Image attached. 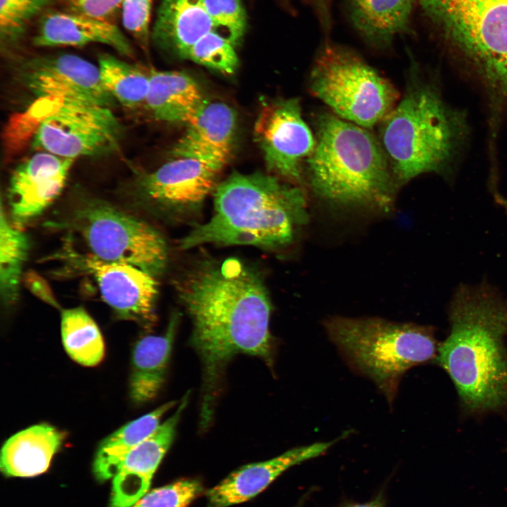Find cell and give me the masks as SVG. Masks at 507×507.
I'll list each match as a JSON object with an SVG mask.
<instances>
[{"label":"cell","instance_id":"obj_1","mask_svg":"<svg viewBox=\"0 0 507 507\" xmlns=\"http://www.w3.org/2000/svg\"><path fill=\"white\" fill-rule=\"evenodd\" d=\"M173 287L192 322L190 344L201 363L200 425L205 429L222 375L234 356H256L273 365L272 304L259 272L234 257L201 258L173 280Z\"/></svg>","mask_w":507,"mask_h":507},{"label":"cell","instance_id":"obj_2","mask_svg":"<svg viewBox=\"0 0 507 507\" xmlns=\"http://www.w3.org/2000/svg\"><path fill=\"white\" fill-rule=\"evenodd\" d=\"M451 330L439 346L438 363L473 411L507 403V298L482 282L461 285L449 308Z\"/></svg>","mask_w":507,"mask_h":507},{"label":"cell","instance_id":"obj_3","mask_svg":"<svg viewBox=\"0 0 507 507\" xmlns=\"http://www.w3.org/2000/svg\"><path fill=\"white\" fill-rule=\"evenodd\" d=\"M213 205L208 221L177 240L180 249L205 244L281 249L308 219L304 187L261 173L230 175L216 186Z\"/></svg>","mask_w":507,"mask_h":507},{"label":"cell","instance_id":"obj_4","mask_svg":"<svg viewBox=\"0 0 507 507\" xmlns=\"http://www.w3.org/2000/svg\"><path fill=\"white\" fill-rule=\"evenodd\" d=\"M315 124L306 185L332 204L389 211L398 185L378 138L334 113L318 114Z\"/></svg>","mask_w":507,"mask_h":507},{"label":"cell","instance_id":"obj_5","mask_svg":"<svg viewBox=\"0 0 507 507\" xmlns=\"http://www.w3.org/2000/svg\"><path fill=\"white\" fill-rule=\"evenodd\" d=\"M466 133L463 114L433 84L415 76L379 124L378 139L399 186L427 173L446 175Z\"/></svg>","mask_w":507,"mask_h":507},{"label":"cell","instance_id":"obj_6","mask_svg":"<svg viewBox=\"0 0 507 507\" xmlns=\"http://www.w3.org/2000/svg\"><path fill=\"white\" fill-rule=\"evenodd\" d=\"M325 327L349 365L370 377L390 402L406 371L437 353L432 332L412 323L336 316Z\"/></svg>","mask_w":507,"mask_h":507},{"label":"cell","instance_id":"obj_7","mask_svg":"<svg viewBox=\"0 0 507 507\" xmlns=\"http://www.w3.org/2000/svg\"><path fill=\"white\" fill-rule=\"evenodd\" d=\"M442 35L507 101V0H418Z\"/></svg>","mask_w":507,"mask_h":507},{"label":"cell","instance_id":"obj_8","mask_svg":"<svg viewBox=\"0 0 507 507\" xmlns=\"http://www.w3.org/2000/svg\"><path fill=\"white\" fill-rule=\"evenodd\" d=\"M311 94L337 117L370 130L399 100L394 85L360 56L328 40L310 73Z\"/></svg>","mask_w":507,"mask_h":507},{"label":"cell","instance_id":"obj_9","mask_svg":"<svg viewBox=\"0 0 507 507\" xmlns=\"http://www.w3.org/2000/svg\"><path fill=\"white\" fill-rule=\"evenodd\" d=\"M54 225L79 234L89 254L100 260L131 265L155 277L167 268L168 246L163 234L146 221L103 200L82 199Z\"/></svg>","mask_w":507,"mask_h":507},{"label":"cell","instance_id":"obj_10","mask_svg":"<svg viewBox=\"0 0 507 507\" xmlns=\"http://www.w3.org/2000/svg\"><path fill=\"white\" fill-rule=\"evenodd\" d=\"M123 132L109 107L63 101L39 123L32 146L67 158L101 156L118 148Z\"/></svg>","mask_w":507,"mask_h":507},{"label":"cell","instance_id":"obj_11","mask_svg":"<svg viewBox=\"0 0 507 507\" xmlns=\"http://www.w3.org/2000/svg\"><path fill=\"white\" fill-rule=\"evenodd\" d=\"M219 170L191 158H175L156 170L142 175L134 186L138 203L171 221L196 217L214 192Z\"/></svg>","mask_w":507,"mask_h":507},{"label":"cell","instance_id":"obj_12","mask_svg":"<svg viewBox=\"0 0 507 507\" xmlns=\"http://www.w3.org/2000/svg\"><path fill=\"white\" fill-rule=\"evenodd\" d=\"M254 133L268 170L276 177L304 187L305 163L315 146V136L303 118L296 98L265 103Z\"/></svg>","mask_w":507,"mask_h":507},{"label":"cell","instance_id":"obj_13","mask_svg":"<svg viewBox=\"0 0 507 507\" xmlns=\"http://www.w3.org/2000/svg\"><path fill=\"white\" fill-rule=\"evenodd\" d=\"M65 248L59 258L94 279L103 300L118 318L134 321L146 329L154 326L158 295L154 276L131 265L104 261L68 245Z\"/></svg>","mask_w":507,"mask_h":507},{"label":"cell","instance_id":"obj_14","mask_svg":"<svg viewBox=\"0 0 507 507\" xmlns=\"http://www.w3.org/2000/svg\"><path fill=\"white\" fill-rule=\"evenodd\" d=\"M18 82L41 98H56L111 108L115 100L105 87L98 65L79 56H35L23 61L15 71Z\"/></svg>","mask_w":507,"mask_h":507},{"label":"cell","instance_id":"obj_15","mask_svg":"<svg viewBox=\"0 0 507 507\" xmlns=\"http://www.w3.org/2000/svg\"><path fill=\"white\" fill-rule=\"evenodd\" d=\"M74 161L41 151L16 166L8 188L14 226L19 228L30 223L58 196Z\"/></svg>","mask_w":507,"mask_h":507},{"label":"cell","instance_id":"obj_16","mask_svg":"<svg viewBox=\"0 0 507 507\" xmlns=\"http://www.w3.org/2000/svg\"><path fill=\"white\" fill-rule=\"evenodd\" d=\"M187 393L175 412L124 458L113 477L109 507H132L149 489L153 476L174 440L189 402Z\"/></svg>","mask_w":507,"mask_h":507},{"label":"cell","instance_id":"obj_17","mask_svg":"<svg viewBox=\"0 0 507 507\" xmlns=\"http://www.w3.org/2000/svg\"><path fill=\"white\" fill-rule=\"evenodd\" d=\"M186 126L171 154L175 158L199 160L220 171L234 146L237 127L234 111L223 102L205 101Z\"/></svg>","mask_w":507,"mask_h":507},{"label":"cell","instance_id":"obj_18","mask_svg":"<svg viewBox=\"0 0 507 507\" xmlns=\"http://www.w3.org/2000/svg\"><path fill=\"white\" fill-rule=\"evenodd\" d=\"M333 444L317 442L296 447L271 459L241 467L207 492V507H228L250 500L285 470L324 453Z\"/></svg>","mask_w":507,"mask_h":507},{"label":"cell","instance_id":"obj_19","mask_svg":"<svg viewBox=\"0 0 507 507\" xmlns=\"http://www.w3.org/2000/svg\"><path fill=\"white\" fill-rule=\"evenodd\" d=\"M103 44L122 56H132L133 49L127 37L112 21L66 11L44 14L33 44L39 47L82 46Z\"/></svg>","mask_w":507,"mask_h":507},{"label":"cell","instance_id":"obj_20","mask_svg":"<svg viewBox=\"0 0 507 507\" xmlns=\"http://www.w3.org/2000/svg\"><path fill=\"white\" fill-rule=\"evenodd\" d=\"M179 323L174 313L161 335H146L135 343L131 356L130 396L137 404L154 400L166 378L173 342Z\"/></svg>","mask_w":507,"mask_h":507},{"label":"cell","instance_id":"obj_21","mask_svg":"<svg viewBox=\"0 0 507 507\" xmlns=\"http://www.w3.org/2000/svg\"><path fill=\"white\" fill-rule=\"evenodd\" d=\"M65 433L48 423L25 428L9 437L0 456L1 472L9 477H32L45 472Z\"/></svg>","mask_w":507,"mask_h":507},{"label":"cell","instance_id":"obj_22","mask_svg":"<svg viewBox=\"0 0 507 507\" xmlns=\"http://www.w3.org/2000/svg\"><path fill=\"white\" fill-rule=\"evenodd\" d=\"M205 101L199 84L189 75L150 69L144 106L156 120L186 125Z\"/></svg>","mask_w":507,"mask_h":507},{"label":"cell","instance_id":"obj_23","mask_svg":"<svg viewBox=\"0 0 507 507\" xmlns=\"http://www.w3.org/2000/svg\"><path fill=\"white\" fill-rule=\"evenodd\" d=\"M213 30L203 0H162L151 39L161 49L184 58L191 46Z\"/></svg>","mask_w":507,"mask_h":507},{"label":"cell","instance_id":"obj_24","mask_svg":"<svg viewBox=\"0 0 507 507\" xmlns=\"http://www.w3.org/2000/svg\"><path fill=\"white\" fill-rule=\"evenodd\" d=\"M418 0H346L349 20L361 37L377 49L411 32V18Z\"/></svg>","mask_w":507,"mask_h":507},{"label":"cell","instance_id":"obj_25","mask_svg":"<svg viewBox=\"0 0 507 507\" xmlns=\"http://www.w3.org/2000/svg\"><path fill=\"white\" fill-rule=\"evenodd\" d=\"M176 403L175 401L166 402L128 422L104 438L98 446L93 463L96 479L104 481L113 478L127 454L156 431L162 417Z\"/></svg>","mask_w":507,"mask_h":507},{"label":"cell","instance_id":"obj_26","mask_svg":"<svg viewBox=\"0 0 507 507\" xmlns=\"http://www.w3.org/2000/svg\"><path fill=\"white\" fill-rule=\"evenodd\" d=\"M61 333L63 347L74 361L92 367L103 359L105 345L101 331L82 307L61 312Z\"/></svg>","mask_w":507,"mask_h":507},{"label":"cell","instance_id":"obj_27","mask_svg":"<svg viewBox=\"0 0 507 507\" xmlns=\"http://www.w3.org/2000/svg\"><path fill=\"white\" fill-rule=\"evenodd\" d=\"M98 67L105 87L115 101L130 109L144 106L149 88L150 70L127 63L109 54L99 56Z\"/></svg>","mask_w":507,"mask_h":507},{"label":"cell","instance_id":"obj_28","mask_svg":"<svg viewBox=\"0 0 507 507\" xmlns=\"http://www.w3.org/2000/svg\"><path fill=\"white\" fill-rule=\"evenodd\" d=\"M28 237L11 225L1 207L0 218V293L3 303L10 306L16 301L23 268L27 259Z\"/></svg>","mask_w":507,"mask_h":507},{"label":"cell","instance_id":"obj_29","mask_svg":"<svg viewBox=\"0 0 507 507\" xmlns=\"http://www.w3.org/2000/svg\"><path fill=\"white\" fill-rule=\"evenodd\" d=\"M53 0H0V39L6 51L23 38L32 19Z\"/></svg>","mask_w":507,"mask_h":507},{"label":"cell","instance_id":"obj_30","mask_svg":"<svg viewBox=\"0 0 507 507\" xmlns=\"http://www.w3.org/2000/svg\"><path fill=\"white\" fill-rule=\"evenodd\" d=\"M184 58L226 75L234 73L239 63L234 46L215 30L199 39Z\"/></svg>","mask_w":507,"mask_h":507},{"label":"cell","instance_id":"obj_31","mask_svg":"<svg viewBox=\"0 0 507 507\" xmlns=\"http://www.w3.org/2000/svg\"><path fill=\"white\" fill-rule=\"evenodd\" d=\"M215 30L234 46L242 39L246 27L241 0H203Z\"/></svg>","mask_w":507,"mask_h":507},{"label":"cell","instance_id":"obj_32","mask_svg":"<svg viewBox=\"0 0 507 507\" xmlns=\"http://www.w3.org/2000/svg\"><path fill=\"white\" fill-rule=\"evenodd\" d=\"M202 491L199 481L180 480L147 492L132 507H187Z\"/></svg>","mask_w":507,"mask_h":507},{"label":"cell","instance_id":"obj_33","mask_svg":"<svg viewBox=\"0 0 507 507\" xmlns=\"http://www.w3.org/2000/svg\"><path fill=\"white\" fill-rule=\"evenodd\" d=\"M153 0H123L121 8L123 25L144 49L150 38V18Z\"/></svg>","mask_w":507,"mask_h":507},{"label":"cell","instance_id":"obj_34","mask_svg":"<svg viewBox=\"0 0 507 507\" xmlns=\"http://www.w3.org/2000/svg\"><path fill=\"white\" fill-rule=\"evenodd\" d=\"M67 11L112 21L123 0H62Z\"/></svg>","mask_w":507,"mask_h":507},{"label":"cell","instance_id":"obj_35","mask_svg":"<svg viewBox=\"0 0 507 507\" xmlns=\"http://www.w3.org/2000/svg\"><path fill=\"white\" fill-rule=\"evenodd\" d=\"M314 12L323 32L328 36L332 28V6L333 0H301Z\"/></svg>","mask_w":507,"mask_h":507},{"label":"cell","instance_id":"obj_36","mask_svg":"<svg viewBox=\"0 0 507 507\" xmlns=\"http://www.w3.org/2000/svg\"><path fill=\"white\" fill-rule=\"evenodd\" d=\"M341 507H384L382 496L379 495L371 501L363 503H349Z\"/></svg>","mask_w":507,"mask_h":507}]
</instances>
